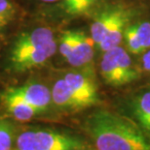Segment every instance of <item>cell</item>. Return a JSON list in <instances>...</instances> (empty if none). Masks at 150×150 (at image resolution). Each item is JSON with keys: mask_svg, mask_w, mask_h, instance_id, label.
<instances>
[{"mask_svg": "<svg viewBox=\"0 0 150 150\" xmlns=\"http://www.w3.org/2000/svg\"><path fill=\"white\" fill-rule=\"evenodd\" d=\"M85 126L97 150H150V142L139 127L116 113L95 111Z\"/></svg>", "mask_w": 150, "mask_h": 150, "instance_id": "cell-1", "label": "cell"}, {"mask_svg": "<svg viewBox=\"0 0 150 150\" xmlns=\"http://www.w3.org/2000/svg\"><path fill=\"white\" fill-rule=\"evenodd\" d=\"M81 139L50 129L32 128L16 137L13 150H85Z\"/></svg>", "mask_w": 150, "mask_h": 150, "instance_id": "cell-2", "label": "cell"}, {"mask_svg": "<svg viewBox=\"0 0 150 150\" xmlns=\"http://www.w3.org/2000/svg\"><path fill=\"white\" fill-rule=\"evenodd\" d=\"M100 73L105 82L113 86L127 84L139 76L130 55L119 46L104 52L100 62Z\"/></svg>", "mask_w": 150, "mask_h": 150, "instance_id": "cell-3", "label": "cell"}, {"mask_svg": "<svg viewBox=\"0 0 150 150\" xmlns=\"http://www.w3.org/2000/svg\"><path fill=\"white\" fill-rule=\"evenodd\" d=\"M63 79L85 108L98 103V96L97 86L88 76L81 73L71 72L66 74Z\"/></svg>", "mask_w": 150, "mask_h": 150, "instance_id": "cell-4", "label": "cell"}, {"mask_svg": "<svg viewBox=\"0 0 150 150\" xmlns=\"http://www.w3.org/2000/svg\"><path fill=\"white\" fill-rule=\"evenodd\" d=\"M11 90L32 106L38 112L45 111L52 102L51 90L44 84L31 82L23 86L11 88Z\"/></svg>", "mask_w": 150, "mask_h": 150, "instance_id": "cell-5", "label": "cell"}, {"mask_svg": "<svg viewBox=\"0 0 150 150\" xmlns=\"http://www.w3.org/2000/svg\"><path fill=\"white\" fill-rule=\"evenodd\" d=\"M52 40H54L53 32L47 27H39L30 32L23 34L21 37H19L14 45L11 52V61L30 50L51 42Z\"/></svg>", "mask_w": 150, "mask_h": 150, "instance_id": "cell-6", "label": "cell"}, {"mask_svg": "<svg viewBox=\"0 0 150 150\" xmlns=\"http://www.w3.org/2000/svg\"><path fill=\"white\" fill-rule=\"evenodd\" d=\"M57 45L55 40L47 43L33 50H30L24 55L18 57L17 59L12 60V64L15 70L18 71H25L32 69L34 67L44 64L49 58H51L57 52Z\"/></svg>", "mask_w": 150, "mask_h": 150, "instance_id": "cell-7", "label": "cell"}, {"mask_svg": "<svg viewBox=\"0 0 150 150\" xmlns=\"http://www.w3.org/2000/svg\"><path fill=\"white\" fill-rule=\"evenodd\" d=\"M1 99L7 111L18 121L22 122L29 121L39 113L32 106H30L20 96L15 94L11 88L2 94Z\"/></svg>", "mask_w": 150, "mask_h": 150, "instance_id": "cell-8", "label": "cell"}, {"mask_svg": "<svg viewBox=\"0 0 150 150\" xmlns=\"http://www.w3.org/2000/svg\"><path fill=\"white\" fill-rule=\"evenodd\" d=\"M92 38L87 37L83 32L74 31V45L71 53L66 58L70 65L74 67H80L88 64L93 58L94 50H93Z\"/></svg>", "mask_w": 150, "mask_h": 150, "instance_id": "cell-9", "label": "cell"}, {"mask_svg": "<svg viewBox=\"0 0 150 150\" xmlns=\"http://www.w3.org/2000/svg\"><path fill=\"white\" fill-rule=\"evenodd\" d=\"M125 12V10L120 8H113L109 10H105L100 13L91 25V38L93 42L98 45L103 37L106 35L108 30L112 27L121 15Z\"/></svg>", "mask_w": 150, "mask_h": 150, "instance_id": "cell-10", "label": "cell"}, {"mask_svg": "<svg viewBox=\"0 0 150 150\" xmlns=\"http://www.w3.org/2000/svg\"><path fill=\"white\" fill-rule=\"evenodd\" d=\"M51 94L52 101L58 107L70 110H79L85 108L79 98L70 89L65 79H60L54 83Z\"/></svg>", "mask_w": 150, "mask_h": 150, "instance_id": "cell-11", "label": "cell"}, {"mask_svg": "<svg viewBox=\"0 0 150 150\" xmlns=\"http://www.w3.org/2000/svg\"><path fill=\"white\" fill-rule=\"evenodd\" d=\"M128 21H129V15L125 11L120 16L119 18L114 22L112 27L108 30V32L103 37V39L101 40V42L98 45L101 52H105L107 50L113 49V47L119 46L124 32H125L126 23Z\"/></svg>", "mask_w": 150, "mask_h": 150, "instance_id": "cell-12", "label": "cell"}, {"mask_svg": "<svg viewBox=\"0 0 150 150\" xmlns=\"http://www.w3.org/2000/svg\"><path fill=\"white\" fill-rule=\"evenodd\" d=\"M135 110L141 125L150 131V91L141 94L136 99Z\"/></svg>", "mask_w": 150, "mask_h": 150, "instance_id": "cell-13", "label": "cell"}, {"mask_svg": "<svg viewBox=\"0 0 150 150\" xmlns=\"http://www.w3.org/2000/svg\"><path fill=\"white\" fill-rule=\"evenodd\" d=\"M15 133L12 122L0 119V150H13L16 139Z\"/></svg>", "mask_w": 150, "mask_h": 150, "instance_id": "cell-14", "label": "cell"}, {"mask_svg": "<svg viewBox=\"0 0 150 150\" xmlns=\"http://www.w3.org/2000/svg\"><path fill=\"white\" fill-rule=\"evenodd\" d=\"M98 0H63V10L70 16H79L87 12Z\"/></svg>", "mask_w": 150, "mask_h": 150, "instance_id": "cell-15", "label": "cell"}, {"mask_svg": "<svg viewBox=\"0 0 150 150\" xmlns=\"http://www.w3.org/2000/svg\"><path fill=\"white\" fill-rule=\"evenodd\" d=\"M124 36H125L128 50H130L133 54H139L143 52V49L140 44V41L139 39L138 33H136L135 25H131L128 26L124 32Z\"/></svg>", "mask_w": 150, "mask_h": 150, "instance_id": "cell-16", "label": "cell"}, {"mask_svg": "<svg viewBox=\"0 0 150 150\" xmlns=\"http://www.w3.org/2000/svg\"><path fill=\"white\" fill-rule=\"evenodd\" d=\"M73 45H74V31H66L60 37L59 45L60 53L65 58H67L69 54L71 53Z\"/></svg>", "mask_w": 150, "mask_h": 150, "instance_id": "cell-17", "label": "cell"}, {"mask_svg": "<svg viewBox=\"0 0 150 150\" xmlns=\"http://www.w3.org/2000/svg\"><path fill=\"white\" fill-rule=\"evenodd\" d=\"M135 27L143 52H145L146 50L150 49V22H140V23L135 24Z\"/></svg>", "mask_w": 150, "mask_h": 150, "instance_id": "cell-18", "label": "cell"}, {"mask_svg": "<svg viewBox=\"0 0 150 150\" xmlns=\"http://www.w3.org/2000/svg\"><path fill=\"white\" fill-rule=\"evenodd\" d=\"M15 9L9 0H0V18L10 21L14 17Z\"/></svg>", "mask_w": 150, "mask_h": 150, "instance_id": "cell-19", "label": "cell"}, {"mask_svg": "<svg viewBox=\"0 0 150 150\" xmlns=\"http://www.w3.org/2000/svg\"><path fill=\"white\" fill-rule=\"evenodd\" d=\"M142 63H143V67H144L146 71L150 72V50L146 52V53L143 55Z\"/></svg>", "mask_w": 150, "mask_h": 150, "instance_id": "cell-20", "label": "cell"}, {"mask_svg": "<svg viewBox=\"0 0 150 150\" xmlns=\"http://www.w3.org/2000/svg\"><path fill=\"white\" fill-rule=\"evenodd\" d=\"M8 22H9L8 21H6V20H4V18H0V28L3 27L4 25H6V24L8 23Z\"/></svg>", "mask_w": 150, "mask_h": 150, "instance_id": "cell-21", "label": "cell"}, {"mask_svg": "<svg viewBox=\"0 0 150 150\" xmlns=\"http://www.w3.org/2000/svg\"><path fill=\"white\" fill-rule=\"evenodd\" d=\"M43 2H47V3H51V2H55V1H58V0H41Z\"/></svg>", "mask_w": 150, "mask_h": 150, "instance_id": "cell-22", "label": "cell"}]
</instances>
